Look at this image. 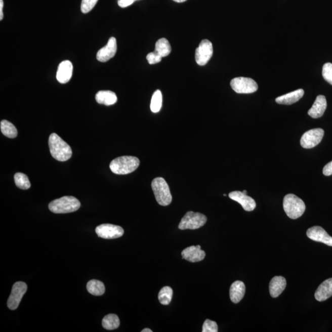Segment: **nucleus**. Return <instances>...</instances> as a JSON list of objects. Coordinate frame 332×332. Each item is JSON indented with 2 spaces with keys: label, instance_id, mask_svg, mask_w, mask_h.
Instances as JSON below:
<instances>
[{
  "label": "nucleus",
  "instance_id": "6e6552de",
  "mask_svg": "<svg viewBox=\"0 0 332 332\" xmlns=\"http://www.w3.org/2000/svg\"><path fill=\"white\" fill-rule=\"evenodd\" d=\"M324 131L320 128L313 129L306 132L300 140V144L302 147L306 149H310L316 147L322 141Z\"/></svg>",
  "mask_w": 332,
  "mask_h": 332
},
{
  "label": "nucleus",
  "instance_id": "ea45409f",
  "mask_svg": "<svg viewBox=\"0 0 332 332\" xmlns=\"http://www.w3.org/2000/svg\"><path fill=\"white\" fill-rule=\"evenodd\" d=\"M223 196H227V194H223Z\"/></svg>",
  "mask_w": 332,
  "mask_h": 332
},
{
  "label": "nucleus",
  "instance_id": "0eeeda50",
  "mask_svg": "<svg viewBox=\"0 0 332 332\" xmlns=\"http://www.w3.org/2000/svg\"><path fill=\"white\" fill-rule=\"evenodd\" d=\"M230 85L238 94H251L258 90V85L253 79L245 77H237L231 80Z\"/></svg>",
  "mask_w": 332,
  "mask_h": 332
},
{
  "label": "nucleus",
  "instance_id": "72a5a7b5",
  "mask_svg": "<svg viewBox=\"0 0 332 332\" xmlns=\"http://www.w3.org/2000/svg\"><path fill=\"white\" fill-rule=\"evenodd\" d=\"M136 1H138V0H118V4L119 7L124 8L130 7Z\"/></svg>",
  "mask_w": 332,
  "mask_h": 332
},
{
  "label": "nucleus",
  "instance_id": "e433bc0d",
  "mask_svg": "<svg viewBox=\"0 0 332 332\" xmlns=\"http://www.w3.org/2000/svg\"><path fill=\"white\" fill-rule=\"evenodd\" d=\"M153 331L150 328H145L144 330H142V332H152Z\"/></svg>",
  "mask_w": 332,
  "mask_h": 332
},
{
  "label": "nucleus",
  "instance_id": "2f4dec72",
  "mask_svg": "<svg viewBox=\"0 0 332 332\" xmlns=\"http://www.w3.org/2000/svg\"><path fill=\"white\" fill-rule=\"evenodd\" d=\"M202 332H217L218 331V325L217 323L213 320L207 319L205 320L202 326Z\"/></svg>",
  "mask_w": 332,
  "mask_h": 332
},
{
  "label": "nucleus",
  "instance_id": "9b49d317",
  "mask_svg": "<svg viewBox=\"0 0 332 332\" xmlns=\"http://www.w3.org/2000/svg\"><path fill=\"white\" fill-rule=\"evenodd\" d=\"M96 232L99 237L107 239L118 238L124 234L122 228L112 224L99 225L96 228Z\"/></svg>",
  "mask_w": 332,
  "mask_h": 332
},
{
  "label": "nucleus",
  "instance_id": "f03ea898",
  "mask_svg": "<svg viewBox=\"0 0 332 332\" xmlns=\"http://www.w3.org/2000/svg\"><path fill=\"white\" fill-rule=\"evenodd\" d=\"M140 165V160L135 156H123L117 157L110 162V168L113 173L126 175L135 171Z\"/></svg>",
  "mask_w": 332,
  "mask_h": 332
},
{
  "label": "nucleus",
  "instance_id": "6ab92c4d",
  "mask_svg": "<svg viewBox=\"0 0 332 332\" xmlns=\"http://www.w3.org/2000/svg\"><path fill=\"white\" fill-rule=\"evenodd\" d=\"M245 293V286L244 283L237 280L232 284L230 290V299L232 302L238 303L241 301Z\"/></svg>",
  "mask_w": 332,
  "mask_h": 332
},
{
  "label": "nucleus",
  "instance_id": "f8f14e48",
  "mask_svg": "<svg viewBox=\"0 0 332 332\" xmlns=\"http://www.w3.org/2000/svg\"><path fill=\"white\" fill-rule=\"evenodd\" d=\"M306 235L314 241L322 242L332 247V237L329 235L324 229L319 226L309 228L306 232Z\"/></svg>",
  "mask_w": 332,
  "mask_h": 332
},
{
  "label": "nucleus",
  "instance_id": "7ed1b4c3",
  "mask_svg": "<svg viewBox=\"0 0 332 332\" xmlns=\"http://www.w3.org/2000/svg\"><path fill=\"white\" fill-rule=\"evenodd\" d=\"M81 203L73 196H64L54 200L49 204V209L53 213L67 214L78 211Z\"/></svg>",
  "mask_w": 332,
  "mask_h": 332
},
{
  "label": "nucleus",
  "instance_id": "a878e982",
  "mask_svg": "<svg viewBox=\"0 0 332 332\" xmlns=\"http://www.w3.org/2000/svg\"><path fill=\"white\" fill-rule=\"evenodd\" d=\"M1 131L3 134L8 138H16L18 136V131L16 127L7 120H3L1 121Z\"/></svg>",
  "mask_w": 332,
  "mask_h": 332
},
{
  "label": "nucleus",
  "instance_id": "393cba45",
  "mask_svg": "<svg viewBox=\"0 0 332 332\" xmlns=\"http://www.w3.org/2000/svg\"><path fill=\"white\" fill-rule=\"evenodd\" d=\"M155 51L162 57L170 55L171 52V47L170 42L165 38H161L156 42Z\"/></svg>",
  "mask_w": 332,
  "mask_h": 332
},
{
  "label": "nucleus",
  "instance_id": "58836bf2",
  "mask_svg": "<svg viewBox=\"0 0 332 332\" xmlns=\"http://www.w3.org/2000/svg\"><path fill=\"white\" fill-rule=\"evenodd\" d=\"M242 193H244V194H247V191H246V190H244V191H242Z\"/></svg>",
  "mask_w": 332,
  "mask_h": 332
},
{
  "label": "nucleus",
  "instance_id": "39448f33",
  "mask_svg": "<svg viewBox=\"0 0 332 332\" xmlns=\"http://www.w3.org/2000/svg\"><path fill=\"white\" fill-rule=\"evenodd\" d=\"M151 188L157 202L162 206H167L171 204L172 197L170 187L164 179L157 177L151 182Z\"/></svg>",
  "mask_w": 332,
  "mask_h": 332
},
{
  "label": "nucleus",
  "instance_id": "f3484780",
  "mask_svg": "<svg viewBox=\"0 0 332 332\" xmlns=\"http://www.w3.org/2000/svg\"><path fill=\"white\" fill-rule=\"evenodd\" d=\"M327 105L325 97L322 95L318 96L308 113L311 118L315 119L320 118L324 113Z\"/></svg>",
  "mask_w": 332,
  "mask_h": 332
},
{
  "label": "nucleus",
  "instance_id": "4be33fe9",
  "mask_svg": "<svg viewBox=\"0 0 332 332\" xmlns=\"http://www.w3.org/2000/svg\"><path fill=\"white\" fill-rule=\"evenodd\" d=\"M96 100L99 104L110 106L116 104L118 98L116 94L110 91H100L96 94Z\"/></svg>",
  "mask_w": 332,
  "mask_h": 332
},
{
  "label": "nucleus",
  "instance_id": "f704fd0d",
  "mask_svg": "<svg viewBox=\"0 0 332 332\" xmlns=\"http://www.w3.org/2000/svg\"><path fill=\"white\" fill-rule=\"evenodd\" d=\"M323 174L325 176L332 175V161L324 166L323 169Z\"/></svg>",
  "mask_w": 332,
  "mask_h": 332
},
{
  "label": "nucleus",
  "instance_id": "1a4fd4ad",
  "mask_svg": "<svg viewBox=\"0 0 332 332\" xmlns=\"http://www.w3.org/2000/svg\"><path fill=\"white\" fill-rule=\"evenodd\" d=\"M27 290V285L25 282H17L14 284L11 294L8 300V308L15 310L18 308L24 295Z\"/></svg>",
  "mask_w": 332,
  "mask_h": 332
},
{
  "label": "nucleus",
  "instance_id": "9d476101",
  "mask_svg": "<svg viewBox=\"0 0 332 332\" xmlns=\"http://www.w3.org/2000/svg\"><path fill=\"white\" fill-rule=\"evenodd\" d=\"M213 54V44L208 39H204L200 43L196 49L195 59L197 65L204 66L210 61Z\"/></svg>",
  "mask_w": 332,
  "mask_h": 332
},
{
  "label": "nucleus",
  "instance_id": "4c0bfd02",
  "mask_svg": "<svg viewBox=\"0 0 332 332\" xmlns=\"http://www.w3.org/2000/svg\"><path fill=\"white\" fill-rule=\"evenodd\" d=\"M173 1L177 3H183L187 1V0H173Z\"/></svg>",
  "mask_w": 332,
  "mask_h": 332
},
{
  "label": "nucleus",
  "instance_id": "5701e85b",
  "mask_svg": "<svg viewBox=\"0 0 332 332\" xmlns=\"http://www.w3.org/2000/svg\"><path fill=\"white\" fill-rule=\"evenodd\" d=\"M87 289L89 293L95 296H102L105 291L104 283L96 279L91 280L88 282Z\"/></svg>",
  "mask_w": 332,
  "mask_h": 332
},
{
  "label": "nucleus",
  "instance_id": "4468645a",
  "mask_svg": "<svg viewBox=\"0 0 332 332\" xmlns=\"http://www.w3.org/2000/svg\"><path fill=\"white\" fill-rule=\"evenodd\" d=\"M117 51L116 39L114 37H111L108 44L98 51L97 54V59L99 62H105L109 61L115 56Z\"/></svg>",
  "mask_w": 332,
  "mask_h": 332
},
{
  "label": "nucleus",
  "instance_id": "cd10ccee",
  "mask_svg": "<svg viewBox=\"0 0 332 332\" xmlns=\"http://www.w3.org/2000/svg\"><path fill=\"white\" fill-rule=\"evenodd\" d=\"M162 96L161 91L157 90L154 93L151 98L150 109L153 113L159 112L161 109Z\"/></svg>",
  "mask_w": 332,
  "mask_h": 332
},
{
  "label": "nucleus",
  "instance_id": "7c9ffc66",
  "mask_svg": "<svg viewBox=\"0 0 332 332\" xmlns=\"http://www.w3.org/2000/svg\"><path fill=\"white\" fill-rule=\"evenodd\" d=\"M98 0H82L81 5V12L84 14L90 12L97 4Z\"/></svg>",
  "mask_w": 332,
  "mask_h": 332
},
{
  "label": "nucleus",
  "instance_id": "f257e3e1",
  "mask_svg": "<svg viewBox=\"0 0 332 332\" xmlns=\"http://www.w3.org/2000/svg\"><path fill=\"white\" fill-rule=\"evenodd\" d=\"M48 144L51 155L57 161H67L72 156L70 145L56 134H51Z\"/></svg>",
  "mask_w": 332,
  "mask_h": 332
},
{
  "label": "nucleus",
  "instance_id": "412c9836",
  "mask_svg": "<svg viewBox=\"0 0 332 332\" xmlns=\"http://www.w3.org/2000/svg\"><path fill=\"white\" fill-rule=\"evenodd\" d=\"M286 280L282 276H275L270 283V293L272 297H279L286 287Z\"/></svg>",
  "mask_w": 332,
  "mask_h": 332
},
{
  "label": "nucleus",
  "instance_id": "b1692460",
  "mask_svg": "<svg viewBox=\"0 0 332 332\" xmlns=\"http://www.w3.org/2000/svg\"><path fill=\"white\" fill-rule=\"evenodd\" d=\"M120 325V320L117 315L110 314L104 317L102 320V326L107 330H114L118 328Z\"/></svg>",
  "mask_w": 332,
  "mask_h": 332
},
{
  "label": "nucleus",
  "instance_id": "c9c22d12",
  "mask_svg": "<svg viewBox=\"0 0 332 332\" xmlns=\"http://www.w3.org/2000/svg\"><path fill=\"white\" fill-rule=\"evenodd\" d=\"M4 5V0H0V20H1V21L4 19V13H3Z\"/></svg>",
  "mask_w": 332,
  "mask_h": 332
},
{
  "label": "nucleus",
  "instance_id": "aec40b11",
  "mask_svg": "<svg viewBox=\"0 0 332 332\" xmlns=\"http://www.w3.org/2000/svg\"><path fill=\"white\" fill-rule=\"evenodd\" d=\"M304 90L300 89V90L294 91L293 92L285 94L284 96L277 97L276 102L279 104L292 105L301 99L304 95Z\"/></svg>",
  "mask_w": 332,
  "mask_h": 332
},
{
  "label": "nucleus",
  "instance_id": "ddd939ff",
  "mask_svg": "<svg viewBox=\"0 0 332 332\" xmlns=\"http://www.w3.org/2000/svg\"><path fill=\"white\" fill-rule=\"evenodd\" d=\"M229 197L233 201L239 203L245 211H253L256 208V202L255 200L241 191H233L229 194Z\"/></svg>",
  "mask_w": 332,
  "mask_h": 332
},
{
  "label": "nucleus",
  "instance_id": "473e14b6",
  "mask_svg": "<svg viewBox=\"0 0 332 332\" xmlns=\"http://www.w3.org/2000/svg\"><path fill=\"white\" fill-rule=\"evenodd\" d=\"M147 59L149 64L151 65L156 64L161 61L162 57L157 54L155 51L154 52L149 53L147 56Z\"/></svg>",
  "mask_w": 332,
  "mask_h": 332
},
{
  "label": "nucleus",
  "instance_id": "423d86ee",
  "mask_svg": "<svg viewBox=\"0 0 332 332\" xmlns=\"http://www.w3.org/2000/svg\"><path fill=\"white\" fill-rule=\"evenodd\" d=\"M206 222H207V217L204 215L190 211L183 217L179 223V228L182 230H187V229L196 230L203 227Z\"/></svg>",
  "mask_w": 332,
  "mask_h": 332
},
{
  "label": "nucleus",
  "instance_id": "dca6fc26",
  "mask_svg": "<svg viewBox=\"0 0 332 332\" xmlns=\"http://www.w3.org/2000/svg\"><path fill=\"white\" fill-rule=\"evenodd\" d=\"M73 64L69 61H64L59 64L56 74L57 81L65 84L70 81L73 74Z\"/></svg>",
  "mask_w": 332,
  "mask_h": 332
},
{
  "label": "nucleus",
  "instance_id": "2eb2a0df",
  "mask_svg": "<svg viewBox=\"0 0 332 332\" xmlns=\"http://www.w3.org/2000/svg\"><path fill=\"white\" fill-rule=\"evenodd\" d=\"M182 259L188 262L195 263L202 261L205 257L204 251L201 250L200 245H192L186 248L182 253Z\"/></svg>",
  "mask_w": 332,
  "mask_h": 332
},
{
  "label": "nucleus",
  "instance_id": "bb28decb",
  "mask_svg": "<svg viewBox=\"0 0 332 332\" xmlns=\"http://www.w3.org/2000/svg\"><path fill=\"white\" fill-rule=\"evenodd\" d=\"M173 296V288L165 286L161 289L158 294V299L161 304L168 305L171 302Z\"/></svg>",
  "mask_w": 332,
  "mask_h": 332
},
{
  "label": "nucleus",
  "instance_id": "c85d7f7f",
  "mask_svg": "<svg viewBox=\"0 0 332 332\" xmlns=\"http://www.w3.org/2000/svg\"><path fill=\"white\" fill-rule=\"evenodd\" d=\"M14 182H15L17 187L22 190H28L31 187L29 179L25 174L23 173H16L14 175Z\"/></svg>",
  "mask_w": 332,
  "mask_h": 332
},
{
  "label": "nucleus",
  "instance_id": "a211bd4d",
  "mask_svg": "<svg viewBox=\"0 0 332 332\" xmlns=\"http://www.w3.org/2000/svg\"><path fill=\"white\" fill-rule=\"evenodd\" d=\"M315 299L318 302H323L332 296V278L324 280L314 294Z\"/></svg>",
  "mask_w": 332,
  "mask_h": 332
},
{
  "label": "nucleus",
  "instance_id": "c756f323",
  "mask_svg": "<svg viewBox=\"0 0 332 332\" xmlns=\"http://www.w3.org/2000/svg\"><path fill=\"white\" fill-rule=\"evenodd\" d=\"M322 76L326 81L332 85V64L326 63L322 68Z\"/></svg>",
  "mask_w": 332,
  "mask_h": 332
},
{
  "label": "nucleus",
  "instance_id": "20e7f679",
  "mask_svg": "<svg viewBox=\"0 0 332 332\" xmlns=\"http://www.w3.org/2000/svg\"><path fill=\"white\" fill-rule=\"evenodd\" d=\"M283 207L287 216L292 219H297L302 217L306 210L303 200L293 194H287L284 197Z\"/></svg>",
  "mask_w": 332,
  "mask_h": 332
}]
</instances>
